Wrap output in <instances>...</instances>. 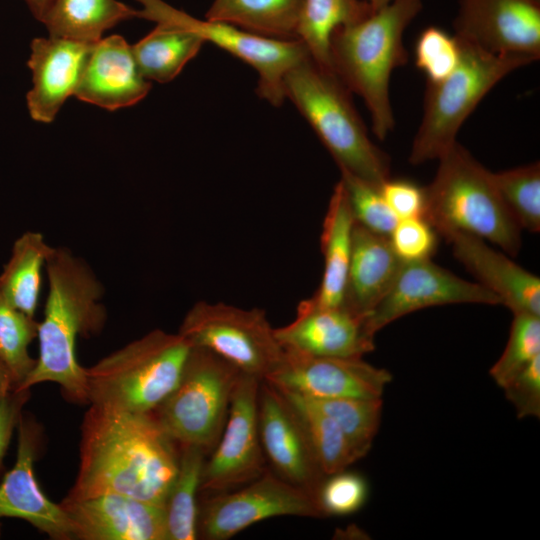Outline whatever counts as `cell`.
<instances>
[{"mask_svg": "<svg viewBox=\"0 0 540 540\" xmlns=\"http://www.w3.org/2000/svg\"><path fill=\"white\" fill-rule=\"evenodd\" d=\"M175 444L153 413L91 404L81 426L78 474L66 497L119 494L164 506L178 471Z\"/></svg>", "mask_w": 540, "mask_h": 540, "instance_id": "6da1fadb", "label": "cell"}, {"mask_svg": "<svg viewBox=\"0 0 540 540\" xmlns=\"http://www.w3.org/2000/svg\"><path fill=\"white\" fill-rule=\"evenodd\" d=\"M43 320L38 324L39 356L18 391L42 382L58 384L68 399L87 403L85 368L76 355L79 336L97 334L106 320L103 286L90 267L65 247H51Z\"/></svg>", "mask_w": 540, "mask_h": 540, "instance_id": "7a4b0ae2", "label": "cell"}, {"mask_svg": "<svg viewBox=\"0 0 540 540\" xmlns=\"http://www.w3.org/2000/svg\"><path fill=\"white\" fill-rule=\"evenodd\" d=\"M421 9L422 0H393L366 18L337 28L331 36V69L350 92L363 99L373 133L380 140L395 126L390 78L407 62L403 35Z\"/></svg>", "mask_w": 540, "mask_h": 540, "instance_id": "3957f363", "label": "cell"}, {"mask_svg": "<svg viewBox=\"0 0 540 540\" xmlns=\"http://www.w3.org/2000/svg\"><path fill=\"white\" fill-rule=\"evenodd\" d=\"M288 98L312 127L337 163L376 186L390 176V159L369 138L350 91L329 68L310 54L289 69L283 79Z\"/></svg>", "mask_w": 540, "mask_h": 540, "instance_id": "277c9868", "label": "cell"}, {"mask_svg": "<svg viewBox=\"0 0 540 540\" xmlns=\"http://www.w3.org/2000/svg\"><path fill=\"white\" fill-rule=\"evenodd\" d=\"M426 191L424 218L443 237L463 232L510 255L521 248V229L503 203L489 170L456 142L439 159Z\"/></svg>", "mask_w": 540, "mask_h": 540, "instance_id": "5b68a950", "label": "cell"}, {"mask_svg": "<svg viewBox=\"0 0 540 540\" xmlns=\"http://www.w3.org/2000/svg\"><path fill=\"white\" fill-rule=\"evenodd\" d=\"M192 345L155 329L85 368L87 403L153 413L176 388Z\"/></svg>", "mask_w": 540, "mask_h": 540, "instance_id": "8992f818", "label": "cell"}, {"mask_svg": "<svg viewBox=\"0 0 540 540\" xmlns=\"http://www.w3.org/2000/svg\"><path fill=\"white\" fill-rule=\"evenodd\" d=\"M458 41L461 54L456 69L439 82H427L422 120L409 155L412 165L438 160L457 142L459 129L485 95L508 74L535 61Z\"/></svg>", "mask_w": 540, "mask_h": 540, "instance_id": "52a82bcc", "label": "cell"}, {"mask_svg": "<svg viewBox=\"0 0 540 540\" xmlns=\"http://www.w3.org/2000/svg\"><path fill=\"white\" fill-rule=\"evenodd\" d=\"M240 373L215 353L192 346L176 388L153 414L180 446L209 453L223 431Z\"/></svg>", "mask_w": 540, "mask_h": 540, "instance_id": "ba28073f", "label": "cell"}, {"mask_svg": "<svg viewBox=\"0 0 540 540\" xmlns=\"http://www.w3.org/2000/svg\"><path fill=\"white\" fill-rule=\"evenodd\" d=\"M178 333L193 347L207 349L260 380L274 373L284 358L274 328L259 308L199 301L186 313Z\"/></svg>", "mask_w": 540, "mask_h": 540, "instance_id": "9c48e42d", "label": "cell"}, {"mask_svg": "<svg viewBox=\"0 0 540 540\" xmlns=\"http://www.w3.org/2000/svg\"><path fill=\"white\" fill-rule=\"evenodd\" d=\"M142 6L137 17L191 31L254 68L257 93L273 106L285 100L283 79L300 60L309 55L300 40H280L250 33L234 25L197 19L163 0H136Z\"/></svg>", "mask_w": 540, "mask_h": 540, "instance_id": "30bf717a", "label": "cell"}, {"mask_svg": "<svg viewBox=\"0 0 540 540\" xmlns=\"http://www.w3.org/2000/svg\"><path fill=\"white\" fill-rule=\"evenodd\" d=\"M278 516L325 517L315 495L266 469L244 486L207 496L199 507L197 535L226 540L254 523Z\"/></svg>", "mask_w": 540, "mask_h": 540, "instance_id": "8fae6325", "label": "cell"}, {"mask_svg": "<svg viewBox=\"0 0 540 540\" xmlns=\"http://www.w3.org/2000/svg\"><path fill=\"white\" fill-rule=\"evenodd\" d=\"M262 380L240 373L231 396L221 436L205 460L200 490L230 491L255 480L266 470L258 425V394Z\"/></svg>", "mask_w": 540, "mask_h": 540, "instance_id": "7c38bea8", "label": "cell"}, {"mask_svg": "<svg viewBox=\"0 0 540 540\" xmlns=\"http://www.w3.org/2000/svg\"><path fill=\"white\" fill-rule=\"evenodd\" d=\"M457 303L497 305V295L478 282H470L435 264L431 259L403 262L391 287L365 317L367 331L376 333L414 311Z\"/></svg>", "mask_w": 540, "mask_h": 540, "instance_id": "4fadbf2b", "label": "cell"}, {"mask_svg": "<svg viewBox=\"0 0 540 540\" xmlns=\"http://www.w3.org/2000/svg\"><path fill=\"white\" fill-rule=\"evenodd\" d=\"M264 379L282 391L311 398H382L392 375L362 358L313 356L284 350Z\"/></svg>", "mask_w": 540, "mask_h": 540, "instance_id": "5bb4252c", "label": "cell"}, {"mask_svg": "<svg viewBox=\"0 0 540 540\" xmlns=\"http://www.w3.org/2000/svg\"><path fill=\"white\" fill-rule=\"evenodd\" d=\"M454 35L487 52L540 57V0H459Z\"/></svg>", "mask_w": 540, "mask_h": 540, "instance_id": "9a60e30c", "label": "cell"}, {"mask_svg": "<svg viewBox=\"0 0 540 540\" xmlns=\"http://www.w3.org/2000/svg\"><path fill=\"white\" fill-rule=\"evenodd\" d=\"M258 425L265 458L275 473L316 497L326 475L296 409L266 380H262L259 387Z\"/></svg>", "mask_w": 540, "mask_h": 540, "instance_id": "2e32d148", "label": "cell"}, {"mask_svg": "<svg viewBox=\"0 0 540 540\" xmlns=\"http://www.w3.org/2000/svg\"><path fill=\"white\" fill-rule=\"evenodd\" d=\"M274 333L285 351L313 356L362 358L375 348L364 317L345 305L322 306L312 297L302 300L295 319Z\"/></svg>", "mask_w": 540, "mask_h": 540, "instance_id": "e0dca14e", "label": "cell"}, {"mask_svg": "<svg viewBox=\"0 0 540 540\" xmlns=\"http://www.w3.org/2000/svg\"><path fill=\"white\" fill-rule=\"evenodd\" d=\"M60 506L81 540H168L164 506L119 494L66 497Z\"/></svg>", "mask_w": 540, "mask_h": 540, "instance_id": "ac0fdd59", "label": "cell"}, {"mask_svg": "<svg viewBox=\"0 0 540 540\" xmlns=\"http://www.w3.org/2000/svg\"><path fill=\"white\" fill-rule=\"evenodd\" d=\"M17 425L16 461L0 483V518L25 520L53 539H74L65 511L47 498L35 477L36 429L22 414Z\"/></svg>", "mask_w": 540, "mask_h": 540, "instance_id": "d6986e66", "label": "cell"}, {"mask_svg": "<svg viewBox=\"0 0 540 540\" xmlns=\"http://www.w3.org/2000/svg\"><path fill=\"white\" fill-rule=\"evenodd\" d=\"M92 45L53 36L33 39L27 62L33 85L26 95L33 120L53 122L65 101L75 95Z\"/></svg>", "mask_w": 540, "mask_h": 540, "instance_id": "ffe728a7", "label": "cell"}, {"mask_svg": "<svg viewBox=\"0 0 540 540\" xmlns=\"http://www.w3.org/2000/svg\"><path fill=\"white\" fill-rule=\"evenodd\" d=\"M150 88V81L137 67L132 46L120 35H111L91 46L74 96L114 111L138 103Z\"/></svg>", "mask_w": 540, "mask_h": 540, "instance_id": "44dd1931", "label": "cell"}, {"mask_svg": "<svg viewBox=\"0 0 540 540\" xmlns=\"http://www.w3.org/2000/svg\"><path fill=\"white\" fill-rule=\"evenodd\" d=\"M455 257L479 281L497 295L513 314L540 316V279L489 246L485 240L463 232L444 236Z\"/></svg>", "mask_w": 540, "mask_h": 540, "instance_id": "7402d4cb", "label": "cell"}, {"mask_svg": "<svg viewBox=\"0 0 540 540\" xmlns=\"http://www.w3.org/2000/svg\"><path fill=\"white\" fill-rule=\"evenodd\" d=\"M402 263L387 236L355 222L343 305L365 318L387 293Z\"/></svg>", "mask_w": 540, "mask_h": 540, "instance_id": "603a6c76", "label": "cell"}, {"mask_svg": "<svg viewBox=\"0 0 540 540\" xmlns=\"http://www.w3.org/2000/svg\"><path fill=\"white\" fill-rule=\"evenodd\" d=\"M354 226L347 194L339 181L330 197L320 236L324 267L321 282L312 298L322 306L343 305Z\"/></svg>", "mask_w": 540, "mask_h": 540, "instance_id": "cb8c5ba5", "label": "cell"}, {"mask_svg": "<svg viewBox=\"0 0 540 540\" xmlns=\"http://www.w3.org/2000/svg\"><path fill=\"white\" fill-rule=\"evenodd\" d=\"M137 17L118 0H53L42 23L49 36L94 44L118 23Z\"/></svg>", "mask_w": 540, "mask_h": 540, "instance_id": "d4e9b609", "label": "cell"}, {"mask_svg": "<svg viewBox=\"0 0 540 540\" xmlns=\"http://www.w3.org/2000/svg\"><path fill=\"white\" fill-rule=\"evenodd\" d=\"M303 0H214L205 19L267 38L298 40Z\"/></svg>", "mask_w": 540, "mask_h": 540, "instance_id": "484cf974", "label": "cell"}, {"mask_svg": "<svg viewBox=\"0 0 540 540\" xmlns=\"http://www.w3.org/2000/svg\"><path fill=\"white\" fill-rule=\"evenodd\" d=\"M205 41L197 34L167 24H157L132 46L142 76L148 81L173 80L200 51Z\"/></svg>", "mask_w": 540, "mask_h": 540, "instance_id": "4316f807", "label": "cell"}, {"mask_svg": "<svg viewBox=\"0 0 540 540\" xmlns=\"http://www.w3.org/2000/svg\"><path fill=\"white\" fill-rule=\"evenodd\" d=\"M51 250L39 232L27 231L13 244L0 274V293L15 308L35 317L39 303L42 269Z\"/></svg>", "mask_w": 540, "mask_h": 540, "instance_id": "83f0119b", "label": "cell"}, {"mask_svg": "<svg viewBox=\"0 0 540 540\" xmlns=\"http://www.w3.org/2000/svg\"><path fill=\"white\" fill-rule=\"evenodd\" d=\"M372 12L364 0H303L297 39L317 63L331 69L330 40L333 32L366 18Z\"/></svg>", "mask_w": 540, "mask_h": 540, "instance_id": "f1b7e54d", "label": "cell"}, {"mask_svg": "<svg viewBox=\"0 0 540 540\" xmlns=\"http://www.w3.org/2000/svg\"><path fill=\"white\" fill-rule=\"evenodd\" d=\"M207 454L198 446H181L178 471L164 505L168 540L198 538L197 494Z\"/></svg>", "mask_w": 540, "mask_h": 540, "instance_id": "f546056e", "label": "cell"}, {"mask_svg": "<svg viewBox=\"0 0 540 540\" xmlns=\"http://www.w3.org/2000/svg\"><path fill=\"white\" fill-rule=\"evenodd\" d=\"M280 391L296 409L318 463L326 476L343 471L361 459L331 417L319 410L306 397Z\"/></svg>", "mask_w": 540, "mask_h": 540, "instance_id": "4dcf8cb0", "label": "cell"}, {"mask_svg": "<svg viewBox=\"0 0 540 540\" xmlns=\"http://www.w3.org/2000/svg\"><path fill=\"white\" fill-rule=\"evenodd\" d=\"M306 398L337 423L361 458L369 452L381 422L382 398Z\"/></svg>", "mask_w": 540, "mask_h": 540, "instance_id": "1f68e13d", "label": "cell"}, {"mask_svg": "<svg viewBox=\"0 0 540 540\" xmlns=\"http://www.w3.org/2000/svg\"><path fill=\"white\" fill-rule=\"evenodd\" d=\"M491 175L503 203L520 229L539 232V162L496 173L491 172Z\"/></svg>", "mask_w": 540, "mask_h": 540, "instance_id": "d6a6232c", "label": "cell"}, {"mask_svg": "<svg viewBox=\"0 0 540 540\" xmlns=\"http://www.w3.org/2000/svg\"><path fill=\"white\" fill-rule=\"evenodd\" d=\"M38 324L35 317L12 306L0 293V360L10 372L15 390L36 364L29 345L37 337Z\"/></svg>", "mask_w": 540, "mask_h": 540, "instance_id": "836d02e7", "label": "cell"}, {"mask_svg": "<svg viewBox=\"0 0 540 540\" xmlns=\"http://www.w3.org/2000/svg\"><path fill=\"white\" fill-rule=\"evenodd\" d=\"M513 315L507 344L489 370L491 378L501 388L540 355V316L526 313Z\"/></svg>", "mask_w": 540, "mask_h": 540, "instance_id": "e575fe53", "label": "cell"}, {"mask_svg": "<svg viewBox=\"0 0 540 540\" xmlns=\"http://www.w3.org/2000/svg\"><path fill=\"white\" fill-rule=\"evenodd\" d=\"M354 220L367 230L389 236L398 219L386 204L380 187L340 171Z\"/></svg>", "mask_w": 540, "mask_h": 540, "instance_id": "d590c367", "label": "cell"}, {"mask_svg": "<svg viewBox=\"0 0 540 540\" xmlns=\"http://www.w3.org/2000/svg\"><path fill=\"white\" fill-rule=\"evenodd\" d=\"M460 54L456 36L436 26L424 29L415 43V64L430 83L448 77L458 66Z\"/></svg>", "mask_w": 540, "mask_h": 540, "instance_id": "8d00e7d4", "label": "cell"}, {"mask_svg": "<svg viewBox=\"0 0 540 540\" xmlns=\"http://www.w3.org/2000/svg\"><path fill=\"white\" fill-rule=\"evenodd\" d=\"M368 484L359 473L347 469L327 475L316 492L324 516H344L357 512L368 498Z\"/></svg>", "mask_w": 540, "mask_h": 540, "instance_id": "74e56055", "label": "cell"}, {"mask_svg": "<svg viewBox=\"0 0 540 540\" xmlns=\"http://www.w3.org/2000/svg\"><path fill=\"white\" fill-rule=\"evenodd\" d=\"M438 235L424 217H415L398 220L388 238L402 262H413L431 259L437 249Z\"/></svg>", "mask_w": 540, "mask_h": 540, "instance_id": "f35d334b", "label": "cell"}, {"mask_svg": "<svg viewBox=\"0 0 540 540\" xmlns=\"http://www.w3.org/2000/svg\"><path fill=\"white\" fill-rule=\"evenodd\" d=\"M505 398L519 418L540 416V355L530 361L504 387Z\"/></svg>", "mask_w": 540, "mask_h": 540, "instance_id": "ab89813d", "label": "cell"}, {"mask_svg": "<svg viewBox=\"0 0 540 540\" xmlns=\"http://www.w3.org/2000/svg\"><path fill=\"white\" fill-rule=\"evenodd\" d=\"M381 194L398 220L424 217L426 191L407 179H387L380 186Z\"/></svg>", "mask_w": 540, "mask_h": 540, "instance_id": "60d3db41", "label": "cell"}, {"mask_svg": "<svg viewBox=\"0 0 540 540\" xmlns=\"http://www.w3.org/2000/svg\"><path fill=\"white\" fill-rule=\"evenodd\" d=\"M28 396L29 390H14L0 399V467Z\"/></svg>", "mask_w": 540, "mask_h": 540, "instance_id": "b9f144b4", "label": "cell"}, {"mask_svg": "<svg viewBox=\"0 0 540 540\" xmlns=\"http://www.w3.org/2000/svg\"><path fill=\"white\" fill-rule=\"evenodd\" d=\"M15 390V384L10 372L0 360V399Z\"/></svg>", "mask_w": 540, "mask_h": 540, "instance_id": "7bdbcfd3", "label": "cell"}, {"mask_svg": "<svg viewBox=\"0 0 540 540\" xmlns=\"http://www.w3.org/2000/svg\"><path fill=\"white\" fill-rule=\"evenodd\" d=\"M33 16L42 22L53 0H25Z\"/></svg>", "mask_w": 540, "mask_h": 540, "instance_id": "ee69618b", "label": "cell"}, {"mask_svg": "<svg viewBox=\"0 0 540 540\" xmlns=\"http://www.w3.org/2000/svg\"><path fill=\"white\" fill-rule=\"evenodd\" d=\"M372 9V11H376L387 4L391 3L393 0H364Z\"/></svg>", "mask_w": 540, "mask_h": 540, "instance_id": "f6af8a7d", "label": "cell"}]
</instances>
